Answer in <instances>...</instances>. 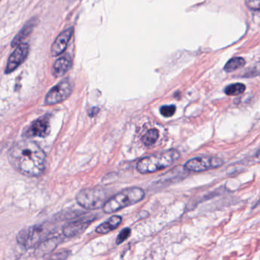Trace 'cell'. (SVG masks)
<instances>
[{"mask_svg": "<svg viewBox=\"0 0 260 260\" xmlns=\"http://www.w3.org/2000/svg\"><path fill=\"white\" fill-rule=\"evenodd\" d=\"M36 24H37V19L36 18L29 20L13 39L12 41V47H17L21 44L23 40L32 33Z\"/></svg>", "mask_w": 260, "mask_h": 260, "instance_id": "13", "label": "cell"}, {"mask_svg": "<svg viewBox=\"0 0 260 260\" xmlns=\"http://www.w3.org/2000/svg\"><path fill=\"white\" fill-rule=\"evenodd\" d=\"M50 132V120L48 116H43L31 124L25 132L27 137H44Z\"/></svg>", "mask_w": 260, "mask_h": 260, "instance_id": "9", "label": "cell"}, {"mask_svg": "<svg viewBox=\"0 0 260 260\" xmlns=\"http://www.w3.org/2000/svg\"><path fill=\"white\" fill-rule=\"evenodd\" d=\"M92 220L89 218H83L79 220L74 221L71 223H67L63 227V233L67 238H74L84 232L91 223Z\"/></svg>", "mask_w": 260, "mask_h": 260, "instance_id": "11", "label": "cell"}, {"mask_svg": "<svg viewBox=\"0 0 260 260\" xmlns=\"http://www.w3.org/2000/svg\"><path fill=\"white\" fill-rule=\"evenodd\" d=\"M60 240L58 238H51L50 240H46L41 242L38 246H37V255H45L51 253L52 250L57 246Z\"/></svg>", "mask_w": 260, "mask_h": 260, "instance_id": "15", "label": "cell"}, {"mask_svg": "<svg viewBox=\"0 0 260 260\" xmlns=\"http://www.w3.org/2000/svg\"><path fill=\"white\" fill-rule=\"evenodd\" d=\"M260 1L256 0V1H246V5L247 7L250 8L252 10H259L260 9Z\"/></svg>", "mask_w": 260, "mask_h": 260, "instance_id": "22", "label": "cell"}, {"mask_svg": "<svg viewBox=\"0 0 260 260\" xmlns=\"http://www.w3.org/2000/svg\"><path fill=\"white\" fill-rule=\"evenodd\" d=\"M70 256V251L68 250H63V251L57 252L54 253L52 255L46 259V260H66Z\"/></svg>", "mask_w": 260, "mask_h": 260, "instance_id": "20", "label": "cell"}, {"mask_svg": "<svg viewBox=\"0 0 260 260\" xmlns=\"http://www.w3.org/2000/svg\"><path fill=\"white\" fill-rule=\"evenodd\" d=\"M246 90V86L242 83H234L227 86L224 90L227 95H239L243 93Z\"/></svg>", "mask_w": 260, "mask_h": 260, "instance_id": "18", "label": "cell"}, {"mask_svg": "<svg viewBox=\"0 0 260 260\" xmlns=\"http://www.w3.org/2000/svg\"><path fill=\"white\" fill-rule=\"evenodd\" d=\"M246 61L242 57H234L228 60L224 67V71L227 73H231L235 71L236 70L244 67Z\"/></svg>", "mask_w": 260, "mask_h": 260, "instance_id": "16", "label": "cell"}, {"mask_svg": "<svg viewBox=\"0 0 260 260\" xmlns=\"http://www.w3.org/2000/svg\"><path fill=\"white\" fill-rule=\"evenodd\" d=\"M131 234V230L130 228H124L118 234L116 238V243L118 245L121 244L125 242L126 240L129 239Z\"/></svg>", "mask_w": 260, "mask_h": 260, "instance_id": "21", "label": "cell"}, {"mask_svg": "<svg viewBox=\"0 0 260 260\" xmlns=\"http://www.w3.org/2000/svg\"><path fill=\"white\" fill-rule=\"evenodd\" d=\"M74 34V28H67L59 35L51 46V55L52 56H58L63 54L67 48V44Z\"/></svg>", "mask_w": 260, "mask_h": 260, "instance_id": "10", "label": "cell"}, {"mask_svg": "<svg viewBox=\"0 0 260 260\" xmlns=\"http://www.w3.org/2000/svg\"><path fill=\"white\" fill-rule=\"evenodd\" d=\"M29 53V45L27 43H21L16 47V49L11 54L8 60L5 74H9L16 71L28 56Z\"/></svg>", "mask_w": 260, "mask_h": 260, "instance_id": "8", "label": "cell"}, {"mask_svg": "<svg viewBox=\"0 0 260 260\" xmlns=\"http://www.w3.org/2000/svg\"><path fill=\"white\" fill-rule=\"evenodd\" d=\"M72 66V58L70 55H63L54 63L52 73L55 77H61L70 71Z\"/></svg>", "mask_w": 260, "mask_h": 260, "instance_id": "12", "label": "cell"}, {"mask_svg": "<svg viewBox=\"0 0 260 260\" xmlns=\"http://www.w3.org/2000/svg\"><path fill=\"white\" fill-rule=\"evenodd\" d=\"M9 161L16 171L29 177L40 176L45 168L46 154L36 142L23 140L9 151Z\"/></svg>", "mask_w": 260, "mask_h": 260, "instance_id": "1", "label": "cell"}, {"mask_svg": "<svg viewBox=\"0 0 260 260\" xmlns=\"http://www.w3.org/2000/svg\"><path fill=\"white\" fill-rule=\"evenodd\" d=\"M159 137V131L157 129H150L144 134L142 137V141L147 147L152 146L157 142Z\"/></svg>", "mask_w": 260, "mask_h": 260, "instance_id": "17", "label": "cell"}, {"mask_svg": "<svg viewBox=\"0 0 260 260\" xmlns=\"http://www.w3.org/2000/svg\"><path fill=\"white\" fill-rule=\"evenodd\" d=\"M52 229L50 225H36L33 227L23 229L17 236V241L21 246L26 248L38 246L47 240Z\"/></svg>", "mask_w": 260, "mask_h": 260, "instance_id": "4", "label": "cell"}, {"mask_svg": "<svg viewBox=\"0 0 260 260\" xmlns=\"http://www.w3.org/2000/svg\"><path fill=\"white\" fill-rule=\"evenodd\" d=\"M180 157L179 151L174 149H169L157 154L150 155L138 161L137 169L141 174L153 173L169 167L174 164Z\"/></svg>", "mask_w": 260, "mask_h": 260, "instance_id": "2", "label": "cell"}, {"mask_svg": "<svg viewBox=\"0 0 260 260\" xmlns=\"http://www.w3.org/2000/svg\"><path fill=\"white\" fill-rule=\"evenodd\" d=\"M160 114L163 115V116L166 117V118H168V117H172L173 114L176 112V106H173V105H171V106H162L160 108Z\"/></svg>", "mask_w": 260, "mask_h": 260, "instance_id": "19", "label": "cell"}, {"mask_svg": "<svg viewBox=\"0 0 260 260\" xmlns=\"http://www.w3.org/2000/svg\"><path fill=\"white\" fill-rule=\"evenodd\" d=\"M222 159L215 157H199L191 159L184 165L185 169L191 172H199L216 169L223 165Z\"/></svg>", "mask_w": 260, "mask_h": 260, "instance_id": "7", "label": "cell"}, {"mask_svg": "<svg viewBox=\"0 0 260 260\" xmlns=\"http://www.w3.org/2000/svg\"><path fill=\"white\" fill-rule=\"evenodd\" d=\"M107 190L102 188H86L76 195V202L85 209L95 210L103 207L109 200Z\"/></svg>", "mask_w": 260, "mask_h": 260, "instance_id": "5", "label": "cell"}, {"mask_svg": "<svg viewBox=\"0 0 260 260\" xmlns=\"http://www.w3.org/2000/svg\"><path fill=\"white\" fill-rule=\"evenodd\" d=\"M121 217L118 216V215H114V216L111 217L109 220L102 223V224L99 225V227H97L96 233L99 234H106L108 233L111 232L114 229L119 226L120 223H121Z\"/></svg>", "mask_w": 260, "mask_h": 260, "instance_id": "14", "label": "cell"}, {"mask_svg": "<svg viewBox=\"0 0 260 260\" xmlns=\"http://www.w3.org/2000/svg\"><path fill=\"white\" fill-rule=\"evenodd\" d=\"M145 196V192L138 187H130L122 190L119 193L110 198L104 204L103 211L106 214H112L125 207L137 204Z\"/></svg>", "mask_w": 260, "mask_h": 260, "instance_id": "3", "label": "cell"}, {"mask_svg": "<svg viewBox=\"0 0 260 260\" xmlns=\"http://www.w3.org/2000/svg\"><path fill=\"white\" fill-rule=\"evenodd\" d=\"M72 91L71 82L67 79H63L48 92L46 95L45 104L51 106L63 102L68 99L72 93Z\"/></svg>", "mask_w": 260, "mask_h": 260, "instance_id": "6", "label": "cell"}]
</instances>
